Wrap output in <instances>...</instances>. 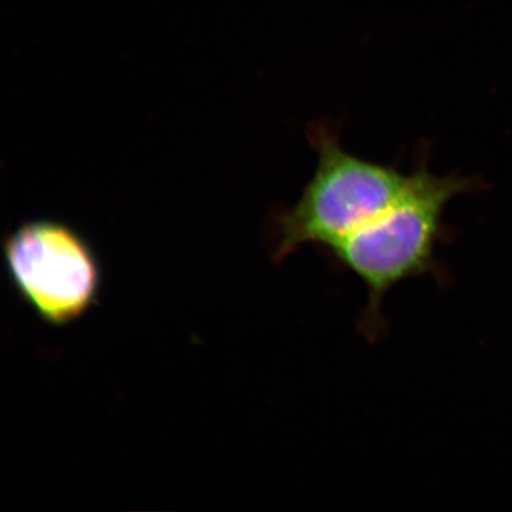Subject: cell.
<instances>
[{"instance_id": "obj_1", "label": "cell", "mask_w": 512, "mask_h": 512, "mask_svg": "<svg viewBox=\"0 0 512 512\" xmlns=\"http://www.w3.org/2000/svg\"><path fill=\"white\" fill-rule=\"evenodd\" d=\"M482 187L475 177L435 176L426 159H419L405 187L386 209L325 252L336 266L366 285L369 299L361 329L369 339L382 332L383 299L393 287L421 275L445 277L437 248L453 239L452 229L444 222L446 206L454 197Z\"/></svg>"}, {"instance_id": "obj_2", "label": "cell", "mask_w": 512, "mask_h": 512, "mask_svg": "<svg viewBox=\"0 0 512 512\" xmlns=\"http://www.w3.org/2000/svg\"><path fill=\"white\" fill-rule=\"evenodd\" d=\"M306 136L317 152V168L294 206L273 217L278 261L306 245L328 252L386 209L408 178L395 166L352 155L331 124L313 123Z\"/></svg>"}, {"instance_id": "obj_3", "label": "cell", "mask_w": 512, "mask_h": 512, "mask_svg": "<svg viewBox=\"0 0 512 512\" xmlns=\"http://www.w3.org/2000/svg\"><path fill=\"white\" fill-rule=\"evenodd\" d=\"M3 252L11 283L47 324L74 323L98 302V258L66 224L24 223L5 239Z\"/></svg>"}]
</instances>
